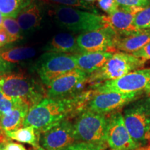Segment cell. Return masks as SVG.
Masks as SVG:
<instances>
[{
  "label": "cell",
  "mask_w": 150,
  "mask_h": 150,
  "mask_svg": "<svg viewBox=\"0 0 150 150\" xmlns=\"http://www.w3.org/2000/svg\"><path fill=\"white\" fill-rule=\"evenodd\" d=\"M50 1H52V2L59 4L60 5L67 6L71 7H76V8L80 9L90 10L93 11V13L94 11H95L93 10V7L91 6V4L85 2L83 0H50Z\"/></svg>",
  "instance_id": "obj_26"
},
{
  "label": "cell",
  "mask_w": 150,
  "mask_h": 150,
  "mask_svg": "<svg viewBox=\"0 0 150 150\" xmlns=\"http://www.w3.org/2000/svg\"><path fill=\"white\" fill-rule=\"evenodd\" d=\"M8 38V44L18 40L21 38V30L19 27L16 18L5 17L4 18L2 27Z\"/></svg>",
  "instance_id": "obj_23"
},
{
  "label": "cell",
  "mask_w": 150,
  "mask_h": 150,
  "mask_svg": "<svg viewBox=\"0 0 150 150\" xmlns=\"http://www.w3.org/2000/svg\"><path fill=\"white\" fill-rule=\"evenodd\" d=\"M92 96L91 92H88L65 99L45 97L30 108L23 127H33L39 135L60 122L67 120L70 115L81 112Z\"/></svg>",
  "instance_id": "obj_1"
},
{
  "label": "cell",
  "mask_w": 150,
  "mask_h": 150,
  "mask_svg": "<svg viewBox=\"0 0 150 150\" xmlns=\"http://www.w3.org/2000/svg\"><path fill=\"white\" fill-rule=\"evenodd\" d=\"M143 8L119 6L115 12L105 16L106 26L111 28L120 37L139 33L140 31L135 27L134 20L135 16Z\"/></svg>",
  "instance_id": "obj_14"
},
{
  "label": "cell",
  "mask_w": 150,
  "mask_h": 150,
  "mask_svg": "<svg viewBox=\"0 0 150 150\" xmlns=\"http://www.w3.org/2000/svg\"><path fill=\"white\" fill-rule=\"evenodd\" d=\"M77 37L72 33H60L54 35L47 45L45 50L47 52L57 54H78L81 53L76 41Z\"/></svg>",
  "instance_id": "obj_18"
},
{
  "label": "cell",
  "mask_w": 150,
  "mask_h": 150,
  "mask_svg": "<svg viewBox=\"0 0 150 150\" xmlns=\"http://www.w3.org/2000/svg\"><path fill=\"white\" fill-rule=\"evenodd\" d=\"M113 54L110 51L83 52L75 54L79 70L91 75L99 70Z\"/></svg>",
  "instance_id": "obj_17"
},
{
  "label": "cell",
  "mask_w": 150,
  "mask_h": 150,
  "mask_svg": "<svg viewBox=\"0 0 150 150\" xmlns=\"http://www.w3.org/2000/svg\"><path fill=\"white\" fill-rule=\"evenodd\" d=\"M90 74L76 69L59 76L46 89V97L65 99L80 94V91L88 81Z\"/></svg>",
  "instance_id": "obj_9"
},
{
  "label": "cell",
  "mask_w": 150,
  "mask_h": 150,
  "mask_svg": "<svg viewBox=\"0 0 150 150\" xmlns=\"http://www.w3.org/2000/svg\"><path fill=\"white\" fill-rule=\"evenodd\" d=\"M30 107L25 104L16 106L6 114L0 115V127L4 133L11 132L24 125Z\"/></svg>",
  "instance_id": "obj_19"
},
{
  "label": "cell",
  "mask_w": 150,
  "mask_h": 150,
  "mask_svg": "<svg viewBox=\"0 0 150 150\" xmlns=\"http://www.w3.org/2000/svg\"><path fill=\"white\" fill-rule=\"evenodd\" d=\"M42 9L37 0H32L18 15L16 20L22 33H28L37 29L40 25Z\"/></svg>",
  "instance_id": "obj_15"
},
{
  "label": "cell",
  "mask_w": 150,
  "mask_h": 150,
  "mask_svg": "<svg viewBox=\"0 0 150 150\" xmlns=\"http://www.w3.org/2000/svg\"><path fill=\"white\" fill-rule=\"evenodd\" d=\"M132 55H134L136 57L140 58L144 61H147L150 60V42L147 44V45L142 47L138 51L131 53Z\"/></svg>",
  "instance_id": "obj_30"
},
{
  "label": "cell",
  "mask_w": 150,
  "mask_h": 150,
  "mask_svg": "<svg viewBox=\"0 0 150 150\" xmlns=\"http://www.w3.org/2000/svg\"><path fill=\"white\" fill-rule=\"evenodd\" d=\"M125 125L138 147L150 140V97H143L127 105L123 111Z\"/></svg>",
  "instance_id": "obj_4"
},
{
  "label": "cell",
  "mask_w": 150,
  "mask_h": 150,
  "mask_svg": "<svg viewBox=\"0 0 150 150\" xmlns=\"http://www.w3.org/2000/svg\"><path fill=\"white\" fill-rule=\"evenodd\" d=\"M35 54L36 51L31 47H16L0 50V74L10 72L13 65L27 61Z\"/></svg>",
  "instance_id": "obj_16"
},
{
  "label": "cell",
  "mask_w": 150,
  "mask_h": 150,
  "mask_svg": "<svg viewBox=\"0 0 150 150\" xmlns=\"http://www.w3.org/2000/svg\"><path fill=\"white\" fill-rule=\"evenodd\" d=\"M8 139H12L22 143L31 145L33 149L40 147L38 135L35 129L31 126L21 127L11 132L5 133Z\"/></svg>",
  "instance_id": "obj_21"
},
{
  "label": "cell",
  "mask_w": 150,
  "mask_h": 150,
  "mask_svg": "<svg viewBox=\"0 0 150 150\" xmlns=\"http://www.w3.org/2000/svg\"><path fill=\"white\" fill-rule=\"evenodd\" d=\"M135 27L140 31H150V6L142 9L135 16Z\"/></svg>",
  "instance_id": "obj_24"
},
{
  "label": "cell",
  "mask_w": 150,
  "mask_h": 150,
  "mask_svg": "<svg viewBox=\"0 0 150 150\" xmlns=\"http://www.w3.org/2000/svg\"><path fill=\"white\" fill-rule=\"evenodd\" d=\"M83 1H85V2L89 4H93L94 2H95V1H97V0H83Z\"/></svg>",
  "instance_id": "obj_35"
},
{
  "label": "cell",
  "mask_w": 150,
  "mask_h": 150,
  "mask_svg": "<svg viewBox=\"0 0 150 150\" xmlns=\"http://www.w3.org/2000/svg\"><path fill=\"white\" fill-rule=\"evenodd\" d=\"M38 138L45 150H63L76 142L73 123L67 119L40 133Z\"/></svg>",
  "instance_id": "obj_11"
},
{
  "label": "cell",
  "mask_w": 150,
  "mask_h": 150,
  "mask_svg": "<svg viewBox=\"0 0 150 150\" xmlns=\"http://www.w3.org/2000/svg\"><path fill=\"white\" fill-rule=\"evenodd\" d=\"M119 6L145 8L150 6V0H115Z\"/></svg>",
  "instance_id": "obj_28"
},
{
  "label": "cell",
  "mask_w": 150,
  "mask_h": 150,
  "mask_svg": "<svg viewBox=\"0 0 150 150\" xmlns=\"http://www.w3.org/2000/svg\"><path fill=\"white\" fill-rule=\"evenodd\" d=\"M53 15L56 22L62 29L73 32H88L107 27L105 16L67 6H56Z\"/></svg>",
  "instance_id": "obj_3"
},
{
  "label": "cell",
  "mask_w": 150,
  "mask_h": 150,
  "mask_svg": "<svg viewBox=\"0 0 150 150\" xmlns=\"http://www.w3.org/2000/svg\"><path fill=\"white\" fill-rule=\"evenodd\" d=\"M93 87L95 93H149L150 67L138 69L117 79L95 84Z\"/></svg>",
  "instance_id": "obj_7"
},
{
  "label": "cell",
  "mask_w": 150,
  "mask_h": 150,
  "mask_svg": "<svg viewBox=\"0 0 150 150\" xmlns=\"http://www.w3.org/2000/svg\"><path fill=\"white\" fill-rule=\"evenodd\" d=\"M0 150H3V145L0 143Z\"/></svg>",
  "instance_id": "obj_38"
},
{
  "label": "cell",
  "mask_w": 150,
  "mask_h": 150,
  "mask_svg": "<svg viewBox=\"0 0 150 150\" xmlns=\"http://www.w3.org/2000/svg\"><path fill=\"white\" fill-rule=\"evenodd\" d=\"M150 42V31H142L127 36L119 37L115 48L122 52L131 54Z\"/></svg>",
  "instance_id": "obj_20"
},
{
  "label": "cell",
  "mask_w": 150,
  "mask_h": 150,
  "mask_svg": "<svg viewBox=\"0 0 150 150\" xmlns=\"http://www.w3.org/2000/svg\"><path fill=\"white\" fill-rule=\"evenodd\" d=\"M33 150H45L44 149H43V148H42L40 147H38V148H35V149H33Z\"/></svg>",
  "instance_id": "obj_36"
},
{
  "label": "cell",
  "mask_w": 150,
  "mask_h": 150,
  "mask_svg": "<svg viewBox=\"0 0 150 150\" xmlns=\"http://www.w3.org/2000/svg\"><path fill=\"white\" fill-rule=\"evenodd\" d=\"M32 0H0V12L4 17L16 18Z\"/></svg>",
  "instance_id": "obj_22"
},
{
  "label": "cell",
  "mask_w": 150,
  "mask_h": 150,
  "mask_svg": "<svg viewBox=\"0 0 150 150\" xmlns=\"http://www.w3.org/2000/svg\"><path fill=\"white\" fill-rule=\"evenodd\" d=\"M3 150H27L24 145L14 142L8 141L3 145Z\"/></svg>",
  "instance_id": "obj_31"
},
{
  "label": "cell",
  "mask_w": 150,
  "mask_h": 150,
  "mask_svg": "<svg viewBox=\"0 0 150 150\" xmlns=\"http://www.w3.org/2000/svg\"><path fill=\"white\" fill-rule=\"evenodd\" d=\"M21 104H24V103L17 99L11 98L0 91V115L8 113L14 108Z\"/></svg>",
  "instance_id": "obj_25"
},
{
  "label": "cell",
  "mask_w": 150,
  "mask_h": 150,
  "mask_svg": "<svg viewBox=\"0 0 150 150\" xmlns=\"http://www.w3.org/2000/svg\"><path fill=\"white\" fill-rule=\"evenodd\" d=\"M108 118L106 142L110 150H135L140 147L129 134L120 112H114Z\"/></svg>",
  "instance_id": "obj_13"
},
{
  "label": "cell",
  "mask_w": 150,
  "mask_h": 150,
  "mask_svg": "<svg viewBox=\"0 0 150 150\" xmlns=\"http://www.w3.org/2000/svg\"><path fill=\"white\" fill-rule=\"evenodd\" d=\"M106 146L86 142H76L63 150H106Z\"/></svg>",
  "instance_id": "obj_27"
},
{
  "label": "cell",
  "mask_w": 150,
  "mask_h": 150,
  "mask_svg": "<svg viewBox=\"0 0 150 150\" xmlns=\"http://www.w3.org/2000/svg\"><path fill=\"white\" fill-rule=\"evenodd\" d=\"M145 63V61L131 54L115 52L102 68L90 75L88 81L98 83L100 81L117 79L132 71L141 68Z\"/></svg>",
  "instance_id": "obj_6"
},
{
  "label": "cell",
  "mask_w": 150,
  "mask_h": 150,
  "mask_svg": "<svg viewBox=\"0 0 150 150\" xmlns=\"http://www.w3.org/2000/svg\"><path fill=\"white\" fill-rule=\"evenodd\" d=\"M0 91L11 98L28 105L30 108L46 96V90L40 83L22 73H1Z\"/></svg>",
  "instance_id": "obj_2"
},
{
  "label": "cell",
  "mask_w": 150,
  "mask_h": 150,
  "mask_svg": "<svg viewBox=\"0 0 150 150\" xmlns=\"http://www.w3.org/2000/svg\"><path fill=\"white\" fill-rule=\"evenodd\" d=\"M143 95L144 94L140 93L95 92V94L91 97L86 104V108L97 113L106 115L110 112H116V110L126 106L129 103L142 97Z\"/></svg>",
  "instance_id": "obj_10"
},
{
  "label": "cell",
  "mask_w": 150,
  "mask_h": 150,
  "mask_svg": "<svg viewBox=\"0 0 150 150\" xmlns=\"http://www.w3.org/2000/svg\"><path fill=\"white\" fill-rule=\"evenodd\" d=\"M6 44H8V38L4 29L2 27L0 28V48Z\"/></svg>",
  "instance_id": "obj_32"
},
{
  "label": "cell",
  "mask_w": 150,
  "mask_h": 150,
  "mask_svg": "<svg viewBox=\"0 0 150 150\" xmlns=\"http://www.w3.org/2000/svg\"><path fill=\"white\" fill-rule=\"evenodd\" d=\"M138 149H135V150H137ZM140 150H150V147H148V148H145V147H144V149H140Z\"/></svg>",
  "instance_id": "obj_37"
},
{
  "label": "cell",
  "mask_w": 150,
  "mask_h": 150,
  "mask_svg": "<svg viewBox=\"0 0 150 150\" xmlns=\"http://www.w3.org/2000/svg\"><path fill=\"white\" fill-rule=\"evenodd\" d=\"M8 141V137L6 136V135L4 131L1 129V127H0V143L4 145L5 142Z\"/></svg>",
  "instance_id": "obj_33"
},
{
  "label": "cell",
  "mask_w": 150,
  "mask_h": 150,
  "mask_svg": "<svg viewBox=\"0 0 150 150\" xmlns=\"http://www.w3.org/2000/svg\"><path fill=\"white\" fill-rule=\"evenodd\" d=\"M78 69L75 55L46 52L39 59L35 70L43 84L48 86L62 75Z\"/></svg>",
  "instance_id": "obj_8"
},
{
  "label": "cell",
  "mask_w": 150,
  "mask_h": 150,
  "mask_svg": "<svg viewBox=\"0 0 150 150\" xmlns=\"http://www.w3.org/2000/svg\"><path fill=\"white\" fill-rule=\"evenodd\" d=\"M99 8L108 15L115 12L119 8L115 0H97Z\"/></svg>",
  "instance_id": "obj_29"
},
{
  "label": "cell",
  "mask_w": 150,
  "mask_h": 150,
  "mask_svg": "<svg viewBox=\"0 0 150 150\" xmlns=\"http://www.w3.org/2000/svg\"><path fill=\"white\" fill-rule=\"evenodd\" d=\"M4 17L3 16V15L1 14V13L0 12V28L2 27V24H3V21H4Z\"/></svg>",
  "instance_id": "obj_34"
},
{
  "label": "cell",
  "mask_w": 150,
  "mask_h": 150,
  "mask_svg": "<svg viewBox=\"0 0 150 150\" xmlns=\"http://www.w3.org/2000/svg\"><path fill=\"white\" fill-rule=\"evenodd\" d=\"M108 122L106 115L85 108L73 122L76 142L105 145Z\"/></svg>",
  "instance_id": "obj_5"
},
{
  "label": "cell",
  "mask_w": 150,
  "mask_h": 150,
  "mask_svg": "<svg viewBox=\"0 0 150 150\" xmlns=\"http://www.w3.org/2000/svg\"><path fill=\"white\" fill-rule=\"evenodd\" d=\"M119 35L109 27L95 31L80 33L76 41L79 48L83 52H97L108 51L115 48Z\"/></svg>",
  "instance_id": "obj_12"
}]
</instances>
